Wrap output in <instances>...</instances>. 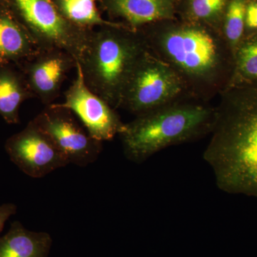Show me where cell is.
Here are the masks:
<instances>
[{"mask_svg":"<svg viewBox=\"0 0 257 257\" xmlns=\"http://www.w3.org/2000/svg\"><path fill=\"white\" fill-rule=\"evenodd\" d=\"M111 18L138 31L151 24L177 18V0H96Z\"/></svg>","mask_w":257,"mask_h":257,"instance_id":"11","label":"cell"},{"mask_svg":"<svg viewBox=\"0 0 257 257\" xmlns=\"http://www.w3.org/2000/svg\"><path fill=\"white\" fill-rule=\"evenodd\" d=\"M31 98L33 94L18 66L0 67V115L7 123H20V106Z\"/></svg>","mask_w":257,"mask_h":257,"instance_id":"14","label":"cell"},{"mask_svg":"<svg viewBox=\"0 0 257 257\" xmlns=\"http://www.w3.org/2000/svg\"><path fill=\"white\" fill-rule=\"evenodd\" d=\"M68 160L69 164L86 167L95 162L102 143L95 140L67 108L53 103L32 119Z\"/></svg>","mask_w":257,"mask_h":257,"instance_id":"7","label":"cell"},{"mask_svg":"<svg viewBox=\"0 0 257 257\" xmlns=\"http://www.w3.org/2000/svg\"><path fill=\"white\" fill-rule=\"evenodd\" d=\"M75 74L73 82L64 93V102L59 105L72 111L93 138L101 143L112 140L121 133L124 123L116 109L87 87L77 62Z\"/></svg>","mask_w":257,"mask_h":257,"instance_id":"8","label":"cell"},{"mask_svg":"<svg viewBox=\"0 0 257 257\" xmlns=\"http://www.w3.org/2000/svg\"><path fill=\"white\" fill-rule=\"evenodd\" d=\"M17 212V206L13 203H6L0 205V234L3 231L5 223Z\"/></svg>","mask_w":257,"mask_h":257,"instance_id":"20","label":"cell"},{"mask_svg":"<svg viewBox=\"0 0 257 257\" xmlns=\"http://www.w3.org/2000/svg\"><path fill=\"white\" fill-rule=\"evenodd\" d=\"M8 6V0H0V8Z\"/></svg>","mask_w":257,"mask_h":257,"instance_id":"21","label":"cell"},{"mask_svg":"<svg viewBox=\"0 0 257 257\" xmlns=\"http://www.w3.org/2000/svg\"><path fill=\"white\" fill-rule=\"evenodd\" d=\"M59 13L69 23L83 29L94 30L95 27L126 26L121 22L109 21L101 17L96 0H52ZM128 27V26H127Z\"/></svg>","mask_w":257,"mask_h":257,"instance_id":"16","label":"cell"},{"mask_svg":"<svg viewBox=\"0 0 257 257\" xmlns=\"http://www.w3.org/2000/svg\"><path fill=\"white\" fill-rule=\"evenodd\" d=\"M40 50L8 7L0 8V67L21 65Z\"/></svg>","mask_w":257,"mask_h":257,"instance_id":"12","label":"cell"},{"mask_svg":"<svg viewBox=\"0 0 257 257\" xmlns=\"http://www.w3.org/2000/svg\"><path fill=\"white\" fill-rule=\"evenodd\" d=\"M248 0H229L224 19L221 34L233 55L244 37L245 17Z\"/></svg>","mask_w":257,"mask_h":257,"instance_id":"18","label":"cell"},{"mask_svg":"<svg viewBox=\"0 0 257 257\" xmlns=\"http://www.w3.org/2000/svg\"><path fill=\"white\" fill-rule=\"evenodd\" d=\"M148 50L141 34L127 26L93 30L79 62L84 82L111 107L118 109L128 79Z\"/></svg>","mask_w":257,"mask_h":257,"instance_id":"4","label":"cell"},{"mask_svg":"<svg viewBox=\"0 0 257 257\" xmlns=\"http://www.w3.org/2000/svg\"><path fill=\"white\" fill-rule=\"evenodd\" d=\"M228 3L229 0H177V18L221 32Z\"/></svg>","mask_w":257,"mask_h":257,"instance_id":"15","label":"cell"},{"mask_svg":"<svg viewBox=\"0 0 257 257\" xmlns=\"http://www.w3.org/2000/svg\"><path fill=\"white\" fill-rule=\"evenodd\" d=\"M138 31L152 55L177 72L189 96L208 101L227 88L234 55L221 32L179 18Z\"/></svg>","mask_w":257,"mask_h":257,"instance_id":"1","label":"cell"},{"mask_svg":"<svg viewBox=\"0 0 257 257\" xmlns=\"http://www.w3.org/2000/svg\"><path fill=\"white\" fill-rule=\"evenodd\" d=\"M220 96L204 160L221 190L257 198V79Z\"/></svg>","mask_w":257,"mask_h":257,"instance_id":"2","label":"cell"},{"mask_svg":"<svg viewBox=\"0 0 257 257\" xmlns=\"http://www.w3.org/2000/svg\"><path fill=\"white\" fill-rule=\"evenodd\" d=\"M257 35V0H248L245 17L244 37Z\"/></svg>","mask_w":257,"mask_h":257,"instance_id":"19","label":"cell"},{"mask_svg":"<svg viewBox=\"0 0 257 257\" xmlns=\"http://www.w3.org/2000/svg\"><path fill=\"white\" fill-rule=\"evenodd\" d=\"M256 79L257 35H253L243 37L235 52L234 67L228 87Z\"/></svg>","mask_w":257,"mask_h":257,"instance_id":"17","label":"cell"},{"mask_svg":"<svg viewBox=\"0 0 257 257\" xmlns=\"http://www.w3.org/2000/svg\"><path fill=\"white\" fill-rule=\"evenodd\" d=\"M186 97L192 96L177 72L148 50L128 79L119 108L139 116Z\"/></svg>","mask_w":257,"mask_h":257,"instance_id":"6","label":"cell"},{"mask_svg":"<svg viewBox=\"0 0 257 257\" xmlns=\"http://www.w3.org/2000/svg\"><path fill=\"white\" fill-rule=\"evenodd\" d=\"M76 64L75 59L66 51L50 49L40 50L18 67L25 75L34 98L48 106L60 96L62 84Z\"/></svg>","mask_w":257,"mask_h":257,"instance_id":"10","label":"cell"},{"mask_svg":"<svg viewBox=\"0 0 257 257\" xmlns=\"http://www.w3.org/2000/svg\"><path fill=\"white\" fill-rule=\"evenodd\" d=\"M5 149L10 160L32 178H42L69 164L52 140L32 120L22 131L7 140Z\"/></svg>","mask_w":257,"mask_h":257,"instance_id":"9","label":"cell"},{"mask_svg":"<svg viewBox=\"0 0 257 257\" xmlns=\"http://www.w3.org/2000/svg\"><path fill=\"white\" fill-rule=\"evenodd\" d=\"M215 115L208 101L186 97L136 116L119 135L125 156L141 163L167 147L202 138L211 133Z\"/></svg>","mask_w":257,"mask_h":257,"instance_id":"3","label":"cell"},{"mask_svg":"<svg viewBox=\"0 0 257 257\" xmlns=\"http://www.w3.org/2000/svg\"><path fill=\"white\" fill-rule=\"evenodd\" d=\"M8 7L40 50L60 49L81 60L94 30L69 23L52 0H8Z\"/></svg>","mask_w":257,"mask_h":257,"instance_id":"5","label":"cell"},{"mask_svg":"<svg viewBox=\"0 0 257 257\" xmlns=\"http://www.w3.org/2000/svg\"><path fill=\"white\" fill-rule=\"evenodd\" d=\"M48 233L30 231L20 221L0 236V257H48L52 246Z\"/></svg>","mask_w":257,"mask_h":257,"instance_id":"13","label":"cell"}]
</instances>
